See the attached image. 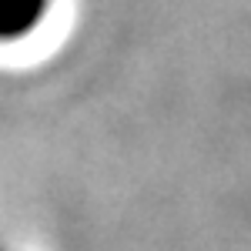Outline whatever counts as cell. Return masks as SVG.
<instances>
[{"label": "cell", "mask_w": 251, "mask_h": 251, "mask_svg": "<svg viewBox=\"0 0 251 251\" xmlns=\"http://www.w3.org/2000/svg\"><path fill=\"white\" fill-rule=\"evenodd\" d=\"M54 0H0V44H20L37 34Z\"/></svg>", "instance_id": "cell-1"}, {"label": "cell", "mask_w": 251, "mask_h": 251, "mask_svg": "<svg viewBox=\"0 0 251 251\" xmlns=\"http://www.w3.org/2000/svg\"><path fill=\"white\" fill-rule=\"evenodd\" d=\"M0 251H10V248H7V245H3V241H0Z\"/></svg>", "instance_id": "cell-2"}]
</instances>
